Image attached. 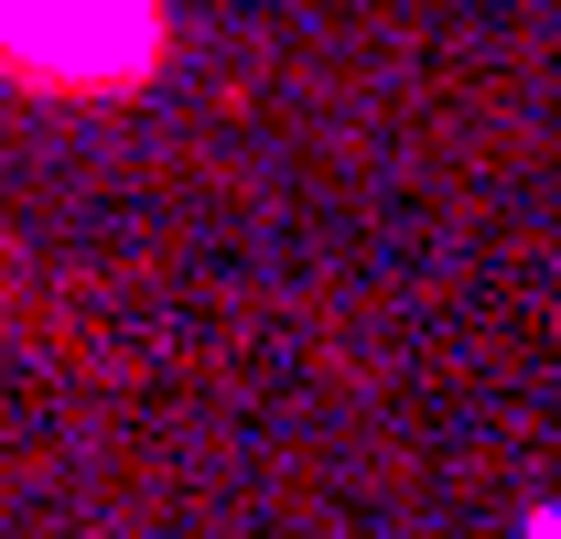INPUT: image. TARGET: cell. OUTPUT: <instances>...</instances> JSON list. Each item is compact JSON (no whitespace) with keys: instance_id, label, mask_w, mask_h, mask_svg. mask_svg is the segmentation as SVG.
Listing matches in <instances>:
<instances>
[{"instance_id":"6da1fadb","label":"cell","mask_w":561,"mask_h":539,"mask_svg":"<svg viewBox=\"0 0 561 539\" xmlns=\"http://www.w3.org/2000/svg\"><path fill=\"white\" fill-rule=\"evenodd\" d=\"M0 55L66 87H119L151 66V0H0Z\"/></svg>"}]
</instances>
